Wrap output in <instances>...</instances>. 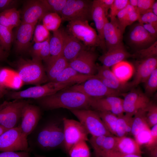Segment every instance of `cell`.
<instances>
[{"instance_id": "9a60e30c", "label": "cell", "mask_w": 157, "mask_h": 157, "mask_svg": "<svg viewBox=\"0 0 157 157\" xmlns=\"http://www.w3.org/2000/svg\"><path fill=\"white\" fill-rule=\"evenodd\" d=\"M22 22L36 24L49 11L42 0L27 1L22 10Z\"/></svg>"}, {"instance_id": "ba28073f", "label": "cell", "mask_w": 157, "mask_h": 157, "mask_svg": "<svg viewBox=\"0 0 157 157\" xmlns=\"http://www.w3.org/2000/svg\"><path fill=\"white\" fill-rule=\"evenodd\" d=\"M27 138L19 125L7 130L0 136V151L29 152Z\"/></svg>"}, {"instance_id": "816d5d0a", "label": "cell", "mask_w": 157, "mask_h": 157, "mask_svg": "<svg viewBox=\"0 0 157 157\" xmlns=\"http://www.w3.org/2000/svg\"><path fill=\"white\" fill-rule=\"evenodd\" d=\"M0 157H30V155L27 151H5L0 152Z\"/></svg>"}, {"instance_id": "8d00e7d4", "label": "cell", "mask_w": 157, "mask_h": 157, "mask_svg": "<svg viewBox=\"0 0 157 157\" xmlns=\"http://www.w3.org/2000/svg\"><path fill=\"white\" fill-rule=\"evenodd\" d=\"M144 83L145 94L148 97L152 95L157 89V68L152 72Z\"/></svg>"}, {"instance_id": "7c38bea8", "label": "cell", "mask_w": 157, "mask_h": 157, "mask_svg": "<svg viewBox=\"0 0 157 157\" xmlns=\"http://www.w3.org/2000/svg\"><path fill=\"white\" fill-rule=\"evenodd\" d=\"M97 57L95 52L87 49L84 50L69 63L68 65L80 73L94 76L97 72L95 62Z\"/></svg>"}, {"instance_id": "ac0fdd59", "label": "cell", "mask_w": 157, "mask_h": 157, "mask_svg": "<svg viewBox=\"0 0 157 157\" xmlns=\"http://www.w3.org/2000/svg\"><path fill=\"white\" fill-rule=\"evenodd\" d=\"M123 100V99L116 96L93 98L91 107L97 111H108L119 116L124 113L122 106Z\"/></svg>"}, {"instance_id": "ffe728a7", "label": "cell", "mask_w": 157, "mask_h": 157, "mask_svg": "<svg viewBox=\"0 0 157 157\" xmlns=\"http://www.w3.org/2000/svg\"><path fill=\"white\" fill-rule=\"evenodd\" d=\"M129 38L130 43L133 47L139 49V50L151 45L156 41V39L139 23L132 28L129 32Z\"/></svg>"}, {"instance_id": "11a10c76", "label": "cell", "mask_w": 157, "mask_h": 157, "mask_svg": "<svg viewBox=\"0 0 157 157\" xmlns=\"http://www.w3.org/2000/svg\"><path fill=\"white\" fill-rule=\"evenodd\" d=\"M144 28L152 36L156 38L157 35V28L149 24H142Z\"/></svg>"}, {"instance_id": "74e56055", "label": "cell", "mask_w": 157, "mask_h": 157, "mask_svg": "<svg viewBox=\"0 0 157 157\" xmlns=\"http://www.w3.org/2000/svg\"><path fill=\"white\" fill-rule=\"evenodd\" d=\"M67 0H42L49 12L56 13L59 15Z\"/></svg>"}, {"instance_id": "4fadbf2b", "label": "cell", "mask_w": 157, "mask_h": 157, "mask_svg": "<svg viewBox=\"0 0 157 157\" xmlns=\"http://www.w3.org/2000/svg\"><path fill=\"white\" fill-rule=\"evenodd\" d=\"M41 116L40 108L28 103L24 106L19 125L22 133L26 136L30 135L38 125Z\"/></svg>"}, {"instance_id": "f6af8a7d", "label": "cell", "mask_w": 157, "mask_h": 157, "mask_svg": "<svg viewBox=\"0 0 157 157\" xmlns=\"http://www.w3.org/2000/svg\"><path fill=\"white\" fill-rule=\"evenodd\" d=\"M138 20L139 23L141 24H149L157 28V16L152 12L140 15Z\"/></svg>"}, {"instance_id": "e575fe53", "label": "cell", "mask_w": 157, "mask_h": 157, "mask_svg": "<svg viewBox=\"0 0 157 157\" xmlns=\"http://www.w3.org/2000/svg\"><path fill=\"white\" fill-rule=\"evenodd\" d=\"M117 137L114 135H105L103 139L98 150L95 152L99 157L102 153L114 150L115 146Z\"/></svg>"}, {"instance_id": "603a6c76", "label": "cell", "mask_w": 157, "mask_h": 157, "mask_svg": "<svg viewBox=\"0 0 157 157\" xmlns=\"http://www.w3.org/2000/svg\"><path fill=\"white\" fill-rule=\"evenodd\" d=\"M133 57V54L128 52L122 44L108 50L98 59L103 65L110 68L128 58Z\"/></svg>"}, {"instance_id": "f35d334b", "label": "cell", "mask_w": 157, "mask_h": 157, "mask_svg": "<svg viewBox=\"0 0 157 157\" xmlns=\"http://www.w3.org/2000/svg\"><path fill=\"white\" fill-rule=\"evenodd\" d=\"M49 31L43 24H39L35 27L33 40L35 43L44 42L50 37Z\"/></svg>"}, {"instance_id": "d4e9b609", "label": "cell", "mask_w": 157, "mask_h": 157, "mask_svg": "<svg viewBox=\"0 0 157 157\" xmlns=\"http://www.w3.org/2000/svg\"><path fill=\"white\" fill-rule=\"evenodd\" d=\"M94 76L80 73L68 65L53 82L80 84Z\"/></svg>"}, {"instance_id": "1f68e13d", "label": "cell", "mask_w": 157, "mask_h": 157, "mask_svg": "<svg viewBox=\"0 0 157 157\" xmlns=\"http://www.w3.org/2000/svg\"><path fill=\"white\" fill-rule=\"evenodd\" d=\"M13 40L12 29L0 24V45L3 49L9 50Z\"/></svg>"}, {"instance_id": "cb8c5ba5", "label": "cell", "mask_w": 157, "mask_h": 157, "mask_svg": "<svg viewBox=\"0 0 157 157\" xmlns=\"http://www.w3.org/2000/svg\"><path fill=\"white\" fill-rule=\"evenodd\" d=\"M114 151L125 154L140 156H141L142 153L140 146L135 140L127 136L117 137Z\"/></svg>"}, {"instance_id": "4316f807", "label": "cell", "mask_w": 157, "mask_h": 157, "mask_svg": "<svg viewBox=\"0 0 157 157\" xmlns=\"http://www.w3.org/2000/svg\"><path fill=\"white\" fill-rule=\"evenodd\" d=\"M111 70L120 82L126 83L134 74L135 68L130 63L123 60L113 66Z\"/></svg>"}, {"instance_id": "f5cc1de1", "label": "cell", "mask_w": 157, "mask_h": 157, "mask_svg": "<svg viewBox=\"0 0 157 157\" xmlns=\"http://www.w3.org/2000/svg\"><path fill=\"white\" fill-rule=\"evenodd\" d=\"M19 1L16 0H0V13L9 9L16 8Z\"/></svg>"}, {"instance_id": "30bf717a", "label": "cell", "mask_w": 157, "mask_h": 157, "mask_svg": "<svg viewBox=\"0 0 157 157\" xmlns=\"http://www.w3.org/2000/svg\"><path fill=\"white\" fill-rule=\"evenodd\" d=\"M67 32L86 47L100 46V41L95 30L88 21H69L67 26Z\"/></svg>"}, {"instance_id": "83f0119b", "label": "cell", "mask_w": 157, "mask_h": 157, "mask_svg": "<svg viewBox=\"0 0 157 157\" xmlns=\"http://www.w3.org/2000/svg\"><path fill=\"white\" fill-rule=\"evenodd\" d=\"M49 45L50 56L47 61L63 56V43L62 28H59L53 32L52 36L50 38Z\"/></svg>"}, {"instance_id": "e0dca14e", "label": "cell", "mask_w": 157, "mask_h": 157, "mask_svg": "<svg viewBox=\"0 0 157 157\" xmlns=\"http://www.w3.org/2000/svg\"><path fill=\"white\" fill-rule=\"evenodd\" d=\"M157 67V57L139 60L135 64L134 76L129 83L130 87L144 83Z\"/></svg>"}, {"instance_id": "6da1fadb", "label": "cell", "mask_w": 157, "mask_h": 157, "mask_svg": "<svg viewBox=\"0 0 157 157\" xmlns=\"http://www.w3.org/2000/svg\"><path fill=\"white\" fill-rule=\"evenodd\" d=\"M93 98L80 92L65 88L51 95L36 99L40 105L46 110L62 108L70 110L89 109Z\"/></svg>"}, {"instance_id": "3957f363", "label": "cell", "mask_w": 157, "mask_h": 157, "mask_svg": "<svg viewBox=\"0 0 157 157\" xmlns=\"http://www.w3.org/2000/svg\"><path fill=\"white\" fill-rule=\"evenodd\" d=\"M42 60L37 58L32 59L20 58L17 61V67L18 76L26 84L40 85L48 80Z\"/></svg>"}, {"instance_id": "5bb4252c", "label": "cell", "mask_w": 157, "mask_h": 157, "mask_svg": "<svg viewBox=\"0 0 157 157\" xmlns=\"http://www.w3.org/2000/svg\"><path fill=\"white\" fill-rule=\"evenodd\" d=\"M150 102L145 93L139 90H133L124 95L122 103L124 112L133 116L139 110L147 107Z\"/></svg>"}, {"instance_id": "8fae6325", "label": "cell", "mask_w": 157, "mask_h": 157, "mask_svg": "<svg viewBox=\"0 0 157 157\" xmlns=\"http://www.w3.org/2000/svg\"><path fill=\"white\" fill-rule=\"evenodd\" d=\"M64 130L63 147L67 153L71 148L82 141H89V134L79 122L65 117L62 119Z\"/></svg>"}, {"instance_id": "836d02e7", "label": "cell", "mask_w": 157, "mask_h": 157, "mask_svg": "<svg viewBox=\"0 0 157 157\" xmlns=\"http://www.w3.org/2000/svg\"><path fill=\"white\" fill-rule=\"evenodd\" d=\"M86 141H82L73 146L68 154L70 157H90L89 147Z\"/></svg>"}, {"instance_id": "60d3db41", "label": "cell", "mask_w": 157, "mask_h": 157, "mask_svg": "<svg viewBox=\"0 0 157 157\" xmlns=\"http://www.w3.org/2000/svg\"><path fill=\"white\" fill-rule=\"evenodd\" d=\"M146 118L149 126L151 128L157 124V106L151 102L147 107Z\"/></svg>"}, {"instance_id": "6125c7cd", "label": "cell", "mask_w": 157, "mask_h": 157, "mask_svg": "<svg viewBox=\"0 0 157 157\" xmlns=\"http://www.w3.org/2000/svg\"><path fill=\"white\" fill-rule=\"evenodd\" d=\"M8 129L0 125V136Z\"/></svg>"}, {"instance_id": "b9f144b4", "label": "cell", "mask_w": 157, "mask_h": 157, "mask_svg": "<svg viewBox=\"0 0 157 157\" xmlns=\"http://www.w3.org/2000/svg\"><path fill=\"white\" fill-rule=\"evenodd\" d=\"M129 4V0H114L108 15L110 20L115 19L118 13Z\"/></svg>"}, {"instance_id": "7402d4cb", "label": "cell", "mask_w": 157, "mask_h": 157, "mask_svg": "<svg viewBox=\"0 0 157 157\" xmlns=\"http://www.w3.org/2000/svg\"><path fill=\"white\" fill-rule=\"evenodd\" d=\"M91 16L98 32L97 34L100 41V47L103 49H104L106 46L103 30L105 24L108 19L104 9L99 0L93 1Z\"/></svg>"}, {"instance_id": "ee69618b", "label": "cell", "mask_w": 157, "mask_h": 157, "mask_svg": "<svg viewBox=\"0 0 157 157\" xmlns=\"http://www.w3.org/2000/svg\"><path fill=\"white\" fill-rule=\"evenodd\" d=\"M127 7L128 12L124 25L125 30L127 26L138 20L140 15L137 8H135L129 4L127 5Z\"/></svg>"}, {"instance_id": "f907efd6", "label": "cell", "mask_w": 157, "mask_h": 157, "mask_svg": "<svg viewBox=\"0 0 157 157\" xmlns=\"http://www.w3.org/2000/svg\"><path fill=\"white\" fill-rule=\"evenodd\" d=\"M99 157H143L141 156L135 154H125L115 151L105 152L101 154Z\"/></svg>"}, {"instance_id": "db71d44e", "label": "cell", "mask_w": 157, "mask_h": 157, "mask_svg": "<svg viewBox=\"0 0 157 157\" xmlns=\"http://www.w3.org/2000/svg\"><path fill=\"white\" fill-rule=\"evenodd\" d=\"M44 41L41 42L35 43L30 50V53L32 58H36L42 47Z\"/></svg>"}, {"instance_id": "7a4b0ae2", "label": "cell", "mask_w": 157, "mask_h": 157, "mask_svg": "<svg viewBox=\"0 0 157 157\" xmlns=\"http://www.w3.org/2000/svg\"><path fill=\"white\" fill-rule=\"evenodd\" d=\"M36 140L38 145L45 150L63 146L64 134L62 119H53L48 121L40 129Z\"/></svg>"}, {"instance_id": "f1b7e54d", "label": "cell", "mask_w": 157, "mask_h": 157, "mask_svg": "<svg viewBox=\"0 0 157 157\" xmlns=\"http://www.w3.org/2000/svg\"><path fill=\"white\" fill-rule=\"evenodd\" d=\"M133 116L128 114H123L118 116L115 136L121 137L131 134Z\"/></svg>"}, {"instance_id": "9f6ffc18", "label": "cell", "mask_w": 157, "mask_h": 157, "mask_svg": "<svg viewBox=\"0 0 157 157\" xmlns=\"http://www.w3.org/2000/svg\"><path fill=\"white\" fill-rule=\"evenodd\" d=\"M99 1L104 9L107 15L108 10L110 9L114 0H99Z\"/></svg>"}, {"instance_id": "f546056e", "label": "cell", "mask_w": 157, "mask_h": 157, "mask_svg": "<svg viewBox=\"0 0 157 157\" xmlns=\"http://www.w3.org/2000/svg\"><path fill=\"white\" fill-rule=\"evenodd\" d=\"M147 107L139 110L133 116L131 135L134 137L142 131L150 128L147 121L146 113Z\"/></svg>"}, {"instance_id": "52a82bcc", "label": "cell", "mask_w": 157, "mask_h": 157, "mask_svg": "<svg viewBox=\"0 0 157 157\" xmlns=\"http://www.w3.org/2000/svg\"><path fill=\"white\" fill-rule=\"evenodd\" d=\"M28 103L23 99L4 101L0 105V125L7 129L17 126L23 108Z\"/></svg>"}, {"instance_id": "484cf974", "label": "cell", "mask_w": 157, "mask_h": 157, "mask_svg": "<svg viewBox=\"0 0 157 157\" xmlns=\"http://www.w3.org/2000/svg\"><path fill=\"white\" fill-rule=\"evenodd\" d=\"M45 69L48 80L53 81L68 66L69 62L62 56L55 59L47 61Z\"/></svg>"}, {"instance_id": "277c9868", "label": "cell", "mask_w": 157, "mask_h": 157, "mask_svg": "<svg viewBox=\"0 0 157 157\" xmlns=\"http://www.w3.org/2000/svg\"><path fill=\"white\" fill-rule=\"evenodd\" d=\"M88 134L92 136L111 135L104 124L98 112L89 109L71 110Z\"/></svg>"}, {"instance_id": "4dcf8cb0", "label": "cell", "mask_w": 157, "mask_h": 157, "mask_svg": "<svg viewBox=\"0 0 157 157\" xmlns=\"http://www.w3.org/2000/svg\"><path fill=\"white\" fill-rule=\"evenodd\" d=\"M43 25L49 31L53 32L59 28L62 21L60 16L54 13L49 12L44 16L42 19Z\"/></svg>"}, {"instance_id": "7dc6e473", "label": "cell", "mask_w": 157, "mask_h": 157, "mask_svg": "<svg viewBox=\"0 0 157 157\" xmlns=\"http://www.w3.org/2000/svg\"><path fill=\"white\" fill-rule=\"evenodd\" d=\"M155 1L154 0H138L137 9L140 14L142 15L152 12V6Z\"/></svg>"}, {"instance_id": "681fc988", "label": "cell", "mask_w": 157, "mask_h": 157, "mask_svg": "<svg viewBox=\"0 0 157 157\" xmlns=\"http://www.w3.org/2000/svg\"><path fill=\"white\" fill-rule=\"evenodd\" d=\"M50 37L44 41V44L39 52L37 57L42 60H43L46 62L49 58L50 56L49 42Z\"/></svg>"}, {"instance_id": "6f0895ef", "label": "cell", "mask_w": 157, "mask_h": 157, "mask_svg": "<svg viewBox=\"0 0 157 157\" xmlns=\"http://www.w3.org/2000/svg\"><path fill=\"white\" fill-rule=\"evenodd\" d=\"M5 51L4 50L0 45V61L3 60L6 57Z\"/></svg>"}, {"instance_id": "2e32d148", "label": "cell", "mask_w": 157, "mask_h": 157, "mask_svg": "<svg viewBox=\"0 0 157 157\" xmlns=\"http://www.w3.org/2000/svg\"><path fill=\"white\" fill-rule=\"evenodd\" d=\"M36 24L21 22L17 26L13 40L17 52L22 53L29 49Z\"/></svg>"}, {"instance_id": "680465c9", "label": "cell", "mask_w": 157, "mask_h": 157, "mask_svg": "<svg viewBox=\"0 0 157 157\" xmlns=\"http://www.w3.org/2000/svg\"><path fill=\"white\" fill-rule=\"evenodd\" d=\"M151 10L152 12L156 15L157 16V1H155L153 4Z\"/></svg>"}, {"instance_id": "d590c367", "label": "cell", "mask_w": 157, "mask_h": 157, "mask_svg": "<svg viewBox=\"0 0 157 157\" xmlns=\"http://www.w3.org/2000/svg\"><path fill=\"white\" fill-rule=\"evenodd\" d=\"M155 42L149 47L138 50L133 54V58H136L139 60L148 58L157 57V42Z\"/></svg>"}, {"instance_id": "d6986e66", "label": "cell", "mask_w": 157, "mask_h": 157, "mask_svg": "<svg viewBox=\"0 0 157 157\" xmlns=\"http://www.w3.org/2000/svg\"><path fill=\"white\" fill-rule=\"evenodd\" d=\"M123 33L117 18L110 22L107 19L104 26L103 33L106 47L107 50L123 44Z\"/></svg>"}, {"instance_id": "5b68a950", "label": "cell", "mask_w": 157, "mask_h": 157, "mask_svg": "<svg viewBox=\"0 0 157 157\" xmlns=\"http://www.w3.org/2000/svg\"><path fill=\"white\" fill-rule=\"evenodd\" d=\"M74 84L69 83L51 81L42 85H36L24 90L10 92L9 97L13 100L25 98L37 99L51 95Z\"/></svg>"}, {"instance_id": "44dd1931", "label": "cell", "mask_w": 157, "mask_h": 157, "mask_svg": "<svg viewBox=\"0 0 157 157\" xmlns=\"http://www.w3.org/2000/svg\"><path fill=\"white\" fill-rule=\"evenodd\" d=\"M63 56L70 62L74 59L86 46L75 37L63 29Z\"/></svg>"}, {"instance_id": "bcb514c9", "label": "cell", "mask_w": 157, "mask_h": 157, "mask_svg": "<svg viewBox=\"0 0 157 157\" xmlns=\"http://www.w3.org/2000/svg\"><path fill=\"white\" fill-rule=\"evenodd\" d=\"M144 146L149 151L157 149V124L151 128L150 138Z\"/></svg>"}, {"instance_id": "91938a15", "label": "cell", "mask_w": 157, "mask_h": 157, "mask_svg": "<svg viewBox=\"0 0 157 157\" xmlns=\"http://www.w3.org/2000/svg\"><path fill=\"white\" fill-rule=\"evenodd\" d=\"M138 0H129V4L134 8L137 9L138 5Z\"/></svg>"}, {"instance_id": "c3c4849f", "label": "cell", "mask_w": 157, "mask_h": 157, "mask_svg": "<svg viewBox=\"0 0 157 157\" xmlns=\"http://www.w3.org/2000/svg\"><path fill=\"white\" fill-rule=\"evenodd\" d=\"M150 128L143 130L139 132L134 137V139L141 146L145 145L148 142L150 136Z\"/></svg>"}, {"instance_id": "ab89813d", "label": "cell", "mask_w": 157, "mask_h": 157, "mask_svg": "<svg viewBox=\"0 0 157 157\" xmlns=\"http://www.w3.org/2000/svg\"><path fill=\"white\" fill-rule=\"evenodd\" d=\"M7 20L11 28L18 26L21 22L19 12L16 8H14L5 10Z\"/></svg>"}, {"instance_id": "94428289", "label": "cell", "mask_w": 157, "mask_h": 157, "mask_svg": "<svg viewBox=\"0 0 157 157\" xmlns=\"http://www.w3.org/2000/svg\"><path fill=\"white\" fill-rule=\"evenodd\" d=\"M6 92L5 88H4L0 85V98H1Z\"/></svg>"}, {"instance_id": "d6a6232c", "label": "cell", "mask_w": 157, "mask_h": 157, "mask_svg": "<svg viewBox=\"0 0 157 157\" xmlns=\"http://www.w3.org/2000/svg\"><path fill=\"white\" fill-rule=\"evenodd\" d=\"M97 111L106 129L112 135L115 136L118 116L108 111Z\"/></svg>"}, {"instance_id": "be15d7a7", "label": "cell", "mask_w": 157, "mask_h": 157, "mask_svg": "<svg viewBox=\"0 0 157 157\" xmlns=\"http://www.w3.org/2000/svg\"><path fill=\"white\" fill-rule=\"evenodd\" d=\"M35 156V157H45L42 156H40L39 155H36Z\"/></svg>"}, {"instance_id": "7bdbcfd3", "label": "cell", "mask_w": 157, "mask_h": 157, "mask_svg": "<svg viewBox=\"0 0 157 157\" xmlns=\"http://www.w3.org/2000/svg\"><path fill=\"white\" fill-rule=\"evenodd\" d=\"M97 74L95 75L96 77L101 78L113 81L120 82L115 76L109 67L103 65L97 66Z\"/></svg>"}, {"instance_id": "9c48e42d", "label": "cell", "mask_w": 157, "mask_h": 157, "mask_svg": "<svg viewBox=\"0 0 157 157\" xmlns=\"http://www.w3.org/2000/svg\"><path fill=\"white\" fill-rule=\"evenodd\" d=\"M69 88L89 97L95 98L110 96L119 97L123 94L119 91L108 88L94 75L83 83L74 85Z\"/></svg>"}, {"instance_id": "8992f818", "label": "cell", "mask_w": 157, "mask_h": 157, "mask_svg": "<svg viewBox=\"0 0 157 157\" xmlns=\"http://www.w3.org/2000/svg\"><path fill=\"white\" fill-rule=\"evenodd\" d=\"M93 1L67 0L60 15L62 20L88 21L92 20Z\"/></svg>"}]
</instances>
